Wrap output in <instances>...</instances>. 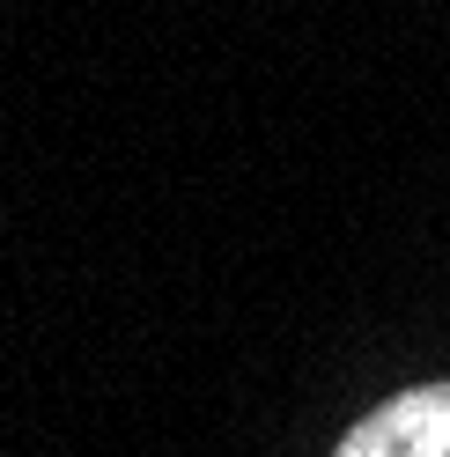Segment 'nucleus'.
<instances>
[{"label": "nucleus", "instance_id": "1", "mask_svg": "<svg viewBox=\"0 0 450 457\" xmlns=\"http://www.w3.org/2000/svg\"><path fill=\"white\" fill-rule=\"evenodd\" d=\"M332 457H450V384H413L347 428Z\"/></svg>", "mask_w": 450, "mask_h": 457}]
</instances>
